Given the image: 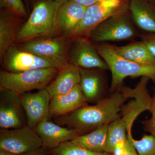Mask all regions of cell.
I'll use <instances>...</instances> for the list:
<instances>
[{"label": "cell", "mask_w": 155, "mask_h": 155, "mask_svg": "<svg viewBox=\"0 0 155 155\" xmlns=\"http://www.w3.org/2000/svg\"><path fill=\"white\" fill-rule=\"evenodd\" d=\"M128 99L119 90L100 100L94 105H86L57 117V120L69 128L78 130L81 135L86 134L103 125H109L120 117L121 108Z\"/></svg>", "instance_id": "6da1fadb"}, {"label": "cell", "mask_w": 155, "mask_h": 155, "mask_svg": "<svg viewBox=\"0 0 155 155\" xmlns=\"http://www.w3.org/2000/svg\"><path fill=\"white\" fill-rule=\"evenodd\" d=\"M95 46L110 71L111 93L119 90L124 79L128 77L147 76L155 83V63L142 64L126 60L118 55L112 45L107 43H97Z\"/></svg>", "instance_id": "7a4b0ae2"}, {"label": "cell", "mask_w": 155, "mask_h": 155, "mask_svg": "<svg viewBox=\"0 0 155 155\" xmlns=\"http://www.w3.org/2000/svg\"><path fill=\"white\" fill-rule=\"evenodd\" d=\"M60 5L55 0H41L35 4L24 25L19 28L15 43L57 33L56 16Z\"/></svg>", "instance_id": "3957f363"}, {"label": "cell", "mask_w": 155, "mask_h": 155, "mask_svg": "<svg viewBox=\"0 0 155 155\" xmlns=\"http://www.w3.org/2000/svg\"><path fill=\"white\" fill-rule=\"evenodd\" d=\"M60 69L44 68L23 72H0V87L10 90L19 95L35 89L46 88L58 75Z\"/></svg>", "instance_id": "277c9868"}, {"label": "cell", "mask_w": 155, "mask_h": 155, "mask_svg": "<svg viewBox=\"0 0 155 155\" xmlns=\"http://www.w3.org/2000/svg\"><path fill=\"white\" fill-rule=\"evenodd\" d=\"M20 43L16 46L19 49L49 61L60 70L69 64L65 37H41Z\"/></svg>", "instance_id": "5b68a950"}, {"label": "cell", "mask_w": 155, "mask_h": 155, "mask_svg": "<svg viewBox=\"0 0 155 155\" xmlns=\"http://www.w3.org/2000/svg\"><path fill=\"white\" fill-rule=\"evenodd\" d=\"M122 10L99 24L89 38L97 42L118 41L133 39L137 32L129 17Z\"/></svg>", "instance_id": "8992f818"}, {"label": "cell", "mask_w": 155, "mask_h": 155, "mask_svg": "<svg viewBox=\"0 0 155 155\" xmlns=\"http://www.w3.org/2000/svg\"><path fill=\"white\" fill-rule=\"evenodd\" d=\"M150 78L143 76L134 88L122 86L120 91L128 99H131L121 108V117L124 119L127 127V136H132L134 123L143 112L149 110L152 98L147 88Z\"/></svg>", "instance_id": "52a82bcc"}, {"label": "cell", "mask_w": 155, "mask_h": 155, "mask_svg": "<svg viewBox=\"0 0 155 155\" xmlns=\"http://www.w3.org/2000/svg\"><path fill=\"white\" fill-rule=\"evenodd\" d=\"M42 147L41 138L35 129L28 125L0 131V149L21 155Z\"/></svg>", "instance_id": "ba28073f"}, {"label": "cell", "mask_w": 155, "mask_h": 155, "mask_svg": "<svg viewBox=\"0 0 155 155\" xmlns=\"http://www.w3.org/2000/svg\"><path fill=\"white\" fill-rule=\"evenodd\" d=\"M122 0H100L87 8L84 17L73 36L89 37L99 24L123 10Z\"/></svg>", "instance_id": "9c48e42d"}, {"label": "cell", "mask_w": 155, "mask_h": 155, "mask_svg": "<svg viewBox=\"0 0 155 155\" xmlns=\"http://www.w3.org/2000/svg\"><path fill=\"white\" fill-rule=\"evenodd\" d=\"M27 125V118L20 95L0 87V127L1 129L20 128Z\"/></svg>", "instance_id": "30bf717a"}, {"label": "cell", "mask_w": 155, "mask_h": 155, "mask_svg": "<svg viewBox=\"0 0 155 155\" xmlns=\"http://www.w3.org/2000/svg\"><path fill=\"white\" fill-rule=\"evenodd\" d=\"M2 61L4 70L10 72H21L44 68H57L49 61L19 49L14 45L7 51Z\"/></svg>", "instance_id": "8fae6325"}, {"label": "cell", "mask_w": 155, "mask_h": 155, "mask_svg": "<svg viewBox=\"0 0 155 155\" xmlns=\"http://www.w3.org/2000/svg\"><path fill=\"white\" fill-rule=\"evenodd\" d=\"M20 97L29 127L35 128L40 122L49 120L51 97L46 88L33 93H25Z\"/></svg>", "instance_id": "7c38bea8"}, {"label": "cell", "mask_w": 155, "mask_h": 155, "mask_svg": "<svg viewBox=\"0 0 155 155\" xmlns=\"http://www.w3.org/2000/svg\"><path fill=\"white\" fill-rule=\"evenodd\" d=\"M69 64L80 68L109 69L107 64L100 55L95 45L85 38H78L75 41L69 51Z\"/></svg>", "instance_id": "4fadbf2b"}, {"label": "cell", "mask_w": 155, "mask_h": 155, "mask_svg": "<svg viewBox=\"0 0 155 155\" xmlns=\"http://www.w3.org/2000/svg\"><path fill=\"white\" fill-rule=\"evenodd\" d=\"M87 8L71 0L61 3L56 13L57 33L66 38L73 36L84 17Z\"/></svg>", "instance_id": "5bb4252c"}, {"label": "cell", "mask_w": 155, "mask_h": 155, "mask_svg": "<svg viewBox=\"0 0 155 155\" xmlns=\"http://www.w3.org/2000/svg\"><path fill=\"white\" fill-rule=\"evenodd\" d=\"M34 129L41 138L43 147L49 148H55L62 143L81 135L76 129L61 127L49 120L40 122Z\"/></svg>", "instance_id": "9a60e30c"}, {"label": "cell", "mask_w": 155, "mask_h": 155, "mask_svg": "<svg viewBox=\"0 0 155 155\" xmlns=\"http://www.w3.org/2000/svg\"><path fill=\"white\" fill-rule=\"evenodd\" d=\"M87 102L80 84H77L68 93L51 98L50 116L58 117L67 115L86 105Z\"/></svg>", "instance_id": "2e32d148"}, {"label": "cell", "mask_w": 155, "mask_h": 155, "mask_svg": "<svg viewBox=\"0 0 155 155\" xmlns=\"http://www.w3.org/2000/svg\"><path fill=\"white\" fill-rule=\"evenodd\" d=\"M80 82V68L69 64L59 70L54 80L46 88L52 98L68 93Z\"/></svg>", "instance_id": "e0dca14e"}, {"label": "cell", "mask_w": 155, "mask_h": 155, "mask_svg": "<svg viewBox=\"0 0 155 155\" xmlns=\"http://www.w3.org/2000/svg\"><path fill=\"white\" fill-rule=\"evenodd\" d=\"M129 8L137 26L148 33H155V11L146 0H130Z\"/></svg>", "instance_id": "ac0fdd59"}, {"label": "cell", "mask_w": 155, "mask_h": 155, "mask_svg": "<svg viewBox=\"0 0 155 155\" xmlns=\"http://www.w3.org/2000/svg\"><path fill=\"white\" fill-rule=\"evenodd\" d=\"M118 55L128 61L142 63H155V58L142 41H134L123 46L112 45Z\"/></svg>", "instance_id": "d6986e66"}, {"label": "cell", "mask_w": 155, "mask_h": 155, "mask_svg": "<svg viewBox=\"0 0 155 155\" xmlns=\"http://www.w3.org/2000/svg\"><path fill=\"white\" fill-rule=\"evenodd\" d=\"M13 14L1 11L0 16V58L2 61L9 48L15 42L19 29Z\"/></svg>", "instance_id": "ffe728a7"}, {"label": "cell", "mask_w": 155, "mask_h": 155, "mask_svg": "<svg viewBox=\"0 0 155 155\" xmlns=\"http://www.w3.org/2000/svg\"><path fill=\"white\" fill-rule=\"evenodd\" d=\"M108 125H103L71 140L75 144L95 152H106Z\"/></svg>", "instance_id": "44dd1931"}, {"label": "cell", "mask_w": 155, "mask_h": 155, "mask_svg": "<svg viewBox=\"0 0 155 155\" xmlns=\"http://www.w3.org/2000/svg\"><path fill=\"white\" fill-rule=\"evenodd\" d=\"M80 85L87 101L99 98L103 90L102 79L98 72L80 68Z\"/></svg>", "instance_id": "7402d4cb"}, {"label": "cell", "mask_w": 155, "mask_h": 155, "mask_svg": "<svg viewBox=\"0 0 155 155\" xmlns=\"http://www.w3.org/2000/svg\"><path fill=\"white\" fill-rule=\"evenodd\" d=\"M127 140L126 123L121 116L108 125L106 152L112 153L117 145L125 143Z\"/></svg>", "instance_id": "603a6c76"}, {"label": "cell", "mask_w": 155, "mask_h": 155, "mask_svg": "<svg viewBox=\"0 0 155 155\" xmlns=\"http://www.w3.org/2000/svg\"><path fill=\"white\" fill-rule=\"evenodd\" d=\"M53 155H112L107 152L92 151L75 144L71 140L64 142L53 149Z\"/></svg>", "instance_id": "cb8c5ba5"}, {"label": "cell", "mask_w": 155, "mask_h": 155, "mask_svg": "<svg viewBox=\"0 0 155 155\" xmlns=\"http://www.w3.org/2000/svg\"><path fill=\"white\" fill-rule=\"evenodd\" d=\"M139 155H155V137L150 135H144L140 140L133 136H128Z\"/></svg>", "instance_id": "d4e9b609"}, {"label": "cell", "mask_w": 155, "mask_h": 155, "mask_svg": "<svg viewBox=\"0 0 155 155\" xmlns=\"http://www.w3.org/2000/svg\"><path fill=\"white\" fill-rule=\"evenodd\" d=\"M0 5L1 8L15 16L22 17L28 16L22 0H0Z\"/></svg>", "instance_id": "484cf974"}, {"label": "cell", "mask_w": 155, "mask_h": 155, "mask_svg": "<svg viewBox=\"0 0 155 155\" xmlns=\"http://www.w3.org/2000/svg\"><path fill=\"white\" fill-rule=\"evenodd\" d=\"M140 37L155 58V33L142 34L140 35Z\"/></svg>", "instance_id": "4316f807"}, {"label": "cell", "mask_w": 155, "mask_h": 155, "mask_svg": "<svg viewBox=\"0 0 155 155\" xmlns=\"http://www.w3.org/2000/svg\"><path fill=\"white\" fill-rule=\"evenodd\" d=\"M145 131L149 132L155 137V118H151L141 122Z\"/></svg>", "instance_id": "83f0119b"}, {"label": "cell", "mask_w": 155, "mask_h": 155, "mask_svg": "<svg viewBox=\"0 0 155 155\" xmlns=\"http://www.w3.org/2000/svg\"><path fill=\"white\" fill-rule=\"evenodd\" d=\"M124 155H139L132 143L128 138L125 144V153Z\"/></svg>", "instance_id": "f1b7e54d"}, {"label": "cell", "mask_w": 155, "mask_h": 155, "mask_svg": "<svg viewBox=\"0 0 155 155\" xmlns=\"http://www.w3.org/2000/svg\"><path fill=\"white\" fill-rule=\"evenodd\" d=\"M71 1L87 8V7L95 4L100 0H71Z\"/></svg>", "instance_id": "f546056e"}, {"label": "cell", "mask_w": 155, "mask_h": 155, "mask_svg": "<svg viewBox=\"0 0 155 155\" xmlns=\"http://www.w3.org/2000/svg\"><path fill=\"white\" fill-rule=\"evenodd\" d=\"M152 114V117L155 118V94L152 98L151 101L150 105L149 110Z\"/></svg>", "instance_id": "4dcf8cb0"}, {"label": "cell", "mask_w": 155, "mask_h": 155, "mask_svg": "<svg viewBox=\"0 0 155 155\" xmlns=\"http://www.w3.org/2000/svg\"><path fill=\"white\" fill-rule=\"evenodd\" d=\"M43 148V147H42ZM37 150L35 151L32 152L27 153L21 155H45L44 151L42 150V149Z\"/></svg>", "instance_id": "1f68e13d"}, {"label": "cell", "mask_w": 155, "mask_h": 155, "mask_svg": "<svg viewBox=\"0 0 155 155\" xmlns=\"http://www.w3.org/2000/svg\"><path fill=\"white\" fill-rule=\"evenodd\" d=\"M0 155H18L15 154L8 151L5 150L0 149Z\"/></svg>", "instance_id": "d6a6232c"}, {"label": "cell", "mask_w": 155, "mask_h": 155, "mask_svg": "<svg viewBox=\"0 0 155 155\" xmlns=\"http://www.w3.org/2000/svg\"><path fill=\"white\" fill-rule=\"evenodd\" d=\"M55 1L56 2L58 3V4L60 5L61 3H62L63 2H64V1H66V0H55Z\"/></svg>", "instance_id": "836d02e7"}]
</instances>
